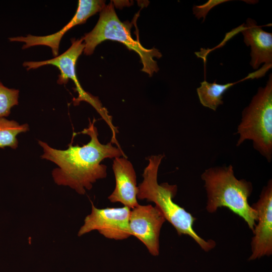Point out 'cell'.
<instances>
[{
	"label": "cell",
	"instance_id": "cell-1",
	"mask_svg": "<svg viewBox=\"0 0 272 272\" xmlns=\"http://www.w3.org/2000/svg\"><path fill=\"white\" fill-rule=\"evenodd\" d=\"M95 121L89 120L88 127L81 131L90 137V141L82 146H73L70 143L67 149L61 150L38 141L43 150L41 158L58 166L52 172L54 182L58 185L68 186L80 194L90 190L97 180L106 177L107 167L101 163L102 161L106 158L126 157L121 149L113 146L111 142L106 144L99 142Z\"/></svg>",
	"mask_w": 272,
	"mask_h": 272
},
{
	"label": "cell",
	"instance_id": "cell-2",
	"mask_svg": "<svg viewBox=\"0 0 272 272\" xmlns=\"http://www.w3.org/2000/svg\"><path fill=\"white\" fill-rule=\"evenodd\" d=\"M163 157L162 155L149 157L143 174V180L138 186L137 198L154 202L179 235L189 236L202 250L209 251L215 247L216 242L199 236L193 228L196 218L173 200L177 193V185L158 182V171Z\"/></svg>",
	"mask_w": 272,
	"mask_h": 272
},
{
	"label": "cell",
	"instance_id": "cell-3",
	"mask_svg": "<svg viewBox=\"0 0 272 272\" xmlns=\"http://www.w3.org/2000/svg\"><path fill=\"white\" fill-rule=\"evenodd\" d=\"M201 178L207 194V211L212 214L220 207H226L243 218L253 231L257 215L248 202L253 190L251 183L237 179L231 165L209 168Z\"/></svg>",
	"mask_w": 272,
	"mask_h": 272
},
{
	"label": "cell",
	"instance_id": "cell-4",
	"mask_svg": "<svg viewBox=\"0 0 272 272\" xmlns=\"http://www.w3.org/2000/svg\"><path fill=\"white\" fill-rule=\"evenodd\" d=\"M237 133L236 146L251 140L253 147L268 162L272 159V75L265 86L259 87L249 104L242 112Z\"/></svg>",
	"mask_w": 272,
	"mask_h": 272
},
{
	"label": "cell",
	"instance_id": "cell-5",
	"mask_svg": "<svg viewBox=\"0 0 272 272\" xmlns=\"http://www.w3.org/2000/svg\"><path fill=\"white\" fill-rule=\"evenodd\" d=\"M85 43L84 53L92 54L96 47L103 41L111 40L124 44L129 49L140 56L143 67L142 71L150 77L159 71L154 57L160 58L161 53L156 48L147 49L139 41L131 36L130 26L123 23L118 18L112 2L106 5L100 12L99 19L93 30L82 38Z\"/></svg>",
	"mask_w": 272,
	"mask_h": 272
},
{
	"label": "cell",
	"instance_id": "cell-6",
	"mask_svg": "<svg viewBox=\"0 0 272 272\" xmlns=\"http://www.w3.org/2000/svg\"><path fill=\"white\" fill-rule=\"evenodd\" d=\"M84 48L85 43L82 38L80 39H73L71 46L61 54L44 61H25L23 63V65L26 67L28 71L48 64L56 66L60 71L57 81L58 84H65L69 79L75 83L76 90L79 93V97L74 102L78 103L81 101L88 102L97 110L104 120H106L109 118L107 110L102 107L98 99L88 94L83 89L77 77L76 62Z\"/></svg>",
	"mask_w": 272,
	"mask_h": 272
},
{
	"label": "cell",
	"instance_id": "cell-7",
	"mask_svg": "<svg viewBox=\"0 0 272 272\" xmlns=\"http://www.w3.org/2000/svg\"><path fill=\"white\" fill-rule=\"evenodd\" d=\"M91 203V212L86 217L79 236L93 230L110 239L123 240L131 236L129 227L130 209L125 206L98 209Z\"/></svg>",
	"mask_w": 272,
	"mask_h": 272
},
{
	"label": "cell",
	"instance_id": "cell-8",
	"mask_svg": "<svg viewBox=\"0 0 272 272\" xmlns=\"http://www.w3.org/2000/svg\"><path fill=\"white\" fill-rule=\"evenodd\" d=\"M166 219L159 209L151 205L131 210L129 227L131 236L140 240L153 256L159 254V236Z\"/></svg>",
	"mask_w": 272,
	"mask_h": 272
},
{
	"label": "cell",
	"instance_id": "cell-9",
	"mask_svg": "<svg viewBox=\"0 0 272 272\" xmlns=\"http://www.w3.org/2000/svg\"><path fill=\"white\" fill-rule=\"evenodd\" d=\"M256 211L258 224L253 230L249 260L272 254V181L262 189L257 201L251 205Z\"/></svg>",
	"mask_w": 272,
	"mask_h": 272
},
{
	"label": "cell",
	"instance_id": "cell-10",
	"mask_svg": "<svg viewBox=\"0 0 272 272\" xmlns=\"http://www.w3.org/2000/svg\"><path fill=\"white\" fill-rule=\"evenodd\" d=\"M105 2L101 0H79L76 14L71 20L59 31L46 36H34L9 38L11 42H23L22 49L37 45L48 46L51 49L54 57L58 55L60 40L64 34L73 27L85 23L87 19L96 13L101 12L105 6Z\"/></svg>",
	"mask_w": 272,
	"mask_h": 272
},
{
	"label": "cell",
	"instance_id": "cell-11",
	"mask_svg": "<svg viewBox=\"0 0 272 272\" xmlns=\"http://www.w3.org/2000/svg\"><path fill=\"white\" fill-rule=\"evenodd\" d=\"M112 169L115 187L108 198L111 202H120L131 210L139 205L137 176L133 165L126 157H117L113 160Z\"/></svg>",
	"mask_w": 272,
	"mask_h": 272
},
{
	"label": "cell",
	"instance_id": "cell-12",
	"mask_svg": "<svg viewBox=\"0 0 272 272\" xmlns=\"http://www.w3.org/2000/svg\"><path fill=\"white\" fill-rule=\"evenodd\" d=\"M244 37L247 46L251 47L250 64L253 69H257L260 65L271 66L272 34L264 31L256 21L248 18L245 24L238 28Z\"/></svg>",
	"mask_w": 272,
	"mask_h": 272
},
{
	"label": "cell",
	"instance_id": "cell-13",
	"mask_svg": "<svg viewBox=\"0 0 272 272\" xmlns=\"http://www.w3.org/2000/svg\"><path fill=\"white\" fill-rule=\"evenodd\" d=\"M254 78L256 76L253 72L237 82L224 85L217 84L216 82L209 83L205 80L200 83V86L196 89L199 101L204 107L216 111L219 106L223 104V95L229 88L237 83Z\"/></svg>",
	"mask_w": 272,
	"mask_h": 272
},
{
	"label": "cell",
	"instance_id": "cell-14",
	"mask_svg": "<svg viewBox=\"0 0 272 272\" xmlns=\"http://www.w3.org/2000/svg\"><path fill=\"white\" fill-rule=\"evenodd\" d=\"M28 130L29 125L27 123L20 124L15 120L0 118V148L8 147L16 149L18 146L17 136Z\"/></svg>",
	"mask_w": 272,
	"mask_h": 272
},
{
	"label": "cell",
	"instance_id": "cell-15",
	"mask_svg": "<svg viewBox=\"0 0 272 272\" xmlns=\"http://www.w3.org/2000/svg\"><path fill=\"white\" fill-rule=\"evenodd\" d=\"M19 90L9 88L0 82V118L8 116L11 109L19 104Z\"/></svg>",
	"mask_w": 272,
	"mask_h": 272
},
{
	"label": "cell",
	"instance_id": "cell-16",
	"mask_svg": "<svg viewBox=\"0 0 272 272\" xmlns=\"http://www.w3.org/2000/svg\"><path fill=\"white\" fill-rule=\"evenodd\" d=\"M228 1H229L209 0L202 5L194 6L193 7V13L197 19H200L201 17H202L204 21L207 14L211 9L219 4Z\"/></svg>",
	"mask_w": 272,
	"mask_h": 272
}]
</instances>
